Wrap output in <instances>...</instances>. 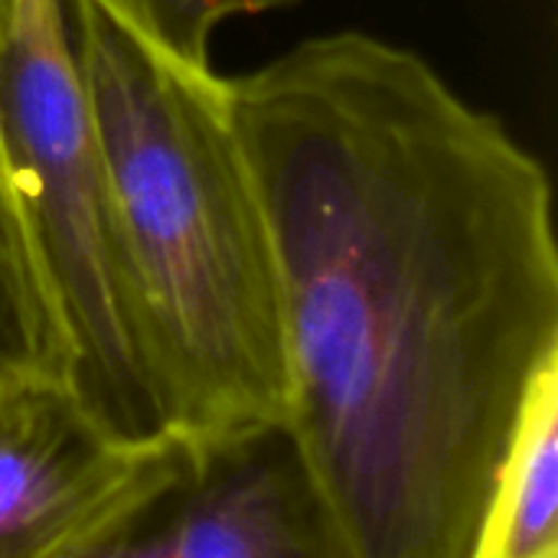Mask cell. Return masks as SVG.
Listing matches in <instances>:
<instances>
[{"label": "cell", "mask_w": 558, "mask_h": 558, "mask_svg": "<svg viewBox=\"0 0 558 558\" xmlns=\"http://www.w3.org/2000/svg\"><path fill=\"white\" fill-rule=\"evenodd\" d=\"M291 3H301V0H213V13L216 20H229V16H252V13H265V10H281V7H291Z\"/></svg>", "instance_id": "9c48e42d"}, {"label": "cell", "mask_w": 558, "mask_h": 558, "mask_svg": "<svg viewBox=\"0 0 558 558\" xmlns=\"http://www.w3.org/2000/svg\"><path fill=\"white\" fill-rule=\"evenodd\" d=\"M173 438L111 435L69 386L0 399V558H69L163 468Z\"/></svg>", "instance_id": "5b68a950"}, {"label": "cell", "mask_w": 558, "mask_h": 558, "mask_svg": "<svg viewBox=\"0 0 558 558\" xmlns=\"http://www.w3.org/2000/svg\"><path fill=\"white\" fill-rule=\"evenodd\" d=\"M271 226L284 428L343 558H464L558 363L546 167L422 56L314 36L226 78Z\"/></svg>", "instance_id": "6da1fadb"}, {"label": "cell", "mask_w": 558, "mask_h": 558, "mask_svg": "<svg viewBox=\"0 0 558 558\" xmlns=\"http://www.w3.org/2000/svg\"><path fill=\"white\" fill-rule=\"evenodd\" d=\"M72 343L0 131V399L33 386L72 389Z\"/></svg>", "instance_id": "52a82bcc"}, {"label": "cell", "mask_w": 558, "mask_h": 558, "mask_svg": "<svg viewBox=\"0 0 558 558\" xmlns=\"http://www.w3.org/2000/svg\"><path fill=\"white\" fill-rule=\"evenodd\" d=\"M69 558H343L284 425L173 438L154 481Z\"/></svg>", "instance_id": "277c9868"}, {"label": "cell", "mask_w": 558, "mask_h": 558, "mask_svg": "<svg viewBox=\"0 0 558 558\" xmlns=\"http://www.w3.org/2000/svg\"><path fill=\"white\" fill-rule=\"evenodd\" d=\"M558 363L533 383L464 558H558Z\"/></svg>", "instance_id": "8992f818"}, {"label": "cell", "mask_w": 558, "mask_h": 558, "mask_svg": "<svg viewBox=\"0 0 558 558\" xmlns=\"http://www.w3.org/2000/svg\"><path fill=\"white\" fill-rule=\"evenodd\" d=\"M147 386L167 438L281 425L284 307L229 82L134 0H62Z\"/></svg>", "instance_id": "7a4b0ae2"}, {"label": "cell", "mask_w": 558, "mask_h": 558, "mask_svg": "<svg viewBox=\"0 0 558 558\" xmlns=\"http://www.w3.org/2000/svg\"><path fill=\"white\" fill-rule=\"evenodd\" d=\"M147 23L180 56L209 62V36L219 26L213 0H134Z\"/></svg>", "instance_id": "ba28073f"}, {"label": "cell", "mask_w": 558, "mask_h": 558, "mask_svg": "<svg viewBox=\"0 0 558 558\" xmlns=\"http://www.w3.org/2000/svg\"><path fill=\"white\" fill-rule=\"evenodd\" d=\"M0 131L72 343V392L111 435L163 441L62 0H0Z\"/></svg>", "instance_id": "3957f363"}]
</instances>
